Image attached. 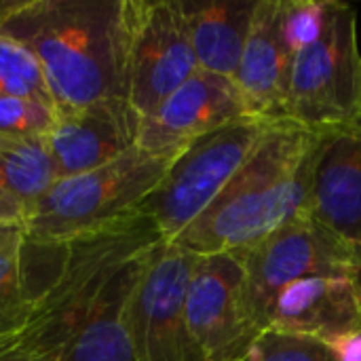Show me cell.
<instances>
[{
	"label": "cell",
	"instance_id": "cell-13",
	"mask_svg": "<svg viewBox=\"0 0 361 361\" xmlns=\"http://www.w3.org/2000/svg\"><path fill=\"white\" fill-rule=\"evenodd\" d=\"M275 328L326 345L361 328V288L355 277H307L283 288L269 305L264 330Z\"/></svg>",
	"mask_w": 361,
	"mask_h": 361
},
{
	"label": "cell",
	"instance_id": "cell-3",
	"mask_svg": "<svg viewBox=\"0 0 361 361\" xmlns=\"http://www.w3.org/2000/svg\"><path fill=\"white\" fill-rule=\"evenodd\" d=\"M169 161L133 148L104 167L57 180L25 218V239L68 245L137 218Z\"/></svg>",
	"mask_w": 361,
	"mask_h": 361
},
{
	"label": "cell",
	"instance_id": "cell-16",
	"mask_svg": "<svg viewBox=\"0 0 361 361\" xmlns=\"http://www.w3.org/2000/svg\"><path fill=\"white\" fill-rule=\"evenodd\" d=\"M148 250L114 273L55 361H135L129 322L131 298Z\"/></svg>",
	"mask_w": 361,
	"mask_h": 361
},
{
	"label": "cell",
	"instance_id": "cell-22",
	"mask_svg": "<svg viewBox=\"0 0 361 361\" xmlns=\"http://www.w3.org/2000/svg\"><path fill=\"white\" fill-rule=\"evenodd\" d=\"M326 13L328 0H281V32L292 57L319 38Z\"/></svg>",
	"mask_w": 361,
	"mask_h": 361
},
{
	"label": "cell",
	"instance_id": "cell-18",
	"mask_svg": "<svg viewBox=\"0 0 361 361\" xmlns=\"http://www.w3.org/2000/svg\"><path fill=\"white\" fill-rule=\"evenodd\" d=\"M59 180L44 135L0 133V224H21Z\"/></svg>",
	"mask_w": 361,
	"mask_h": 361
},
{
	"label": "cell",
	"instance_id": "cell-4",
	"mask_svg": "<svg viewBox=\"0 0 361 361\" xmlns=\"http://www.w3.org/2000/svg\"><path fill=\"white\" fill-rule=\"evenodd\" d=\"M157 241L161 237L152 222L137 216L106 233L68 243L55 277L30 302L15 334L57 360L114 273Z\"/></svg>",
	"mask_w": 361,
	"mask_h": 361
},
{
	"label": "cell",
	"instance_id": "cell-24",
	"mask_svg": "<svg viewBox=\"0 0 361 361\" xmlns=\"http://www.w3.org/2000/svg\"><path fill=\"white\" fill-rule=\"evenodd\" d=\"M0 361H55V357L21 341L15 332H11L0 336Z\"/></svg>",
	"mask_w": 361,
	"mask_h": 361
},
{
	"label": "cell",
	"instance_id": "cell-27",
	"mask_svg": "<svg viewBox=\"0 0 361 361\" xmlns=\"http://www.w3.org/2000/svg\"><path fill=\"white\" fill-rule=\"evenodd\" d=\"M357 260H360V264H357V283L361 288V247H357Z\"/></svg>",
	"mask_w": 361,
	"mask_h": 361
},
{
	"label": "cell",
	"instance_id": "cell-20",
	"mask_svg": "<svg viewBox=\"0 0 361 361\" xmlns=\"http://www.w3.org/2000/svg\"><path fill=\"white\" fill-rule=\"evenodd\" d=\"M0 97H25L53 106L40 66L27 49L0 34Z\"/></svg>",
	"mask_w": 361,
	"mask_h": 361
},
{
	"label": "cell",
	"instance_id": "cell-19",
	"mask_svg": "<svg viewBox=\"0 0 361 361\" xmlns=\"http://www.w3.org/2000/svg\"><path fill=\"white\" fill-rule=\"evenodd\" d=\"M32 290L27 281V239L21 224H0V319L19 328Z\"/></svg>",
	"mask_w": 361,
	"mask_h": 361
},
{
	"label": "cell",
	"instance_id": "cell-12",
	"mask_svg": "<svg viewBox=\"0 0 361 361\" xmlns=\"http://www.w3.org/2000/svg\"><path fill=\"white\" fill-rule=\"evenodd\" d=\"M142 116L125 97L55 110L47 146L59 180L104 167L137 148Z\"/></svg>",
	"mask_w": 361,
	"mask_h": 361
},
{
	"label": "cell",
	"instance_id": "cell-17",
	"mask_svg": "<svg viewBox=\"0 0 361 361\" xmlns=\"http://www.w3.org/2000/svg\"><path fill=\"white\" fill-rule=\"evenodd\" d=\"M258 0H178L199 70L235 78Z\"/></svg>",
	"mask_w": 361,
	"mask_h": 361
},
{
	"label": "cell",
	"instance_id": "cell-9",
	"mask_svg": "<svg viewBox=\"0 0 361 361\" xmlns=\"http://www.w3.org/2000/svg\"><path fill=\"white\" fill-rule=\"evenodd\" d=\"M197 254L157 241L142 264L131 298L135 361H201L186 328L184 298Z\"/></svg>",
	"mask_w": 361,
	"mask_h": 361
},
{
	"label": "cell",
	"instance_id": "cell-6",
	"mask_svg": "<svg viewBox=\"0 0 361 361\" xmlns=\"http://www.w3.org/2000/svg\"><path fill=\"white\" fill-rule=\"evenodd\" d=\"M288 114L290 121L315 131H334L360 118L361 53L357 13L351 4L328 0L319 38L296 53Z\"/></svg>",
	"mask_w": 361,
	"mask_h": 361
},
{
	"label": "cell",
	"instance_id": "cell-7",
	"mask_svg": "<svg viewBox=\"0 0 361 361\" xmlns=\"http://www.w3.org/2000/svg\"><path fill=\"white\" fill-rule=\"evenodd\" d=\"M233 256L243 267L247 309L260 332L269 305L283 288L307 277L357 279L360 264L357 247L309 214L286 222Z\"/></svg>",
	"mask_w": 361,
	"mask_h": 361
},
{
	"label": "cell",
	"instance_id": "cell-26",
	"mask_svg": "<svg viewBox=\"0 0 361 361\" xmlns=\"http://www.w3.org/2000/svg\"><path fill=\"white\" fill-rule=\"evenodd\" d=\"M17 328L13 326V324H8V322H2L0 319V336H4V334H11V332H15Z\"/></svg>",
	"mask_w": 361,
	"mask_h": 361
},
{
	"label": "cell",
	"instance_id": "cell-25",
	"mask_svg": "<svg viewBox=\"0 0 361 361\" xmlns=\"http://www.w3.org/2000/svg\"><path fill=\"white\" fill-rule=\"evenodd\" d=\"M338 361H361V328L330 345Z\"/></svg>",
	"mask_w": 361,
	"mask_h": 361
},
{
	"label": "cell",
	"instance_id": "cell-14",
	"mask_svg": "<svg viewBox=\"0 0 361 361\" xmlns=\"http://www.w3.org/2000/svg\"><path fill=\"white\" fill-rule=\"evenodd\" d=\"M292 61L294 57L281 32V0H258L233 78L254 116L290 121L288 91Z\"/></svg>",
	"mask_w": 361,
	"mask_h": 361
},
{
	"label": "cell",
	"instance_id": "cell-10",
	"mask_svg": "<svg viewBox=\"0 0 361 361\" xmlns=\"http://www.w3.org/2000/svg\"><path fill=\"white\" fill-rule=\"evenodd\" d=\"M184 313L201 361H239L260 334L247 309L243 267L233 254L197 258Z\"/></svg>",
	"mask_w": 361,
	"mask_h": 361
},
{
	"label": "cell",
	"instance_id": "cell-15",
	"mask_svg": "<svg viewBox=\"0 0 361 361\" xmlns=\"http://www.w3.org/2000/svg\"><path fill=\"white\" fill-rule=\"evenodd\" d=\"M309 216L361 247V114L328 133L313 176Z\"/></svg>",
	"mask_w": 361,
	"mask_h": 361
},
{
	"label": "cell",
	"instance_id": "cell-5",
	"mask_svg": "<svg viewBox=\"0 0 361 361\" xmlns=\"http://www.w3.org/2000/svg\"><path fill=\"white\" fill-rule=\"evenodd\" d=\"M275 123L260 116L239 118L197 137L169 161L140 207L161 241H176L216 201Z\"/></svg>",
	"mask_w": 361,
	"mask_h": 361
},
{
	"label": "cell",
	"instance_id": "cell-1",
	"mask_svg": "<svg viewBox=\"0 0 361 361\" xmlns=\"http://www.w3.org/2000/svg\"><path fill=\"white\" fill-rule=\"evenodd\" d=\"M0 34L32 53L55 110L123 97L129 0H6Z\"/></svg>",
	"mask_w": 361,
	"mask_h": 361
},
{
	"label": "cell",
	"instance_id": "cell-23",
	"mask_svg": "<svg viewBox=\"0 0 361 361\" xmlns=\"http://www.w3.org/2000/svg\"><path fill=\"white\" fill-rule=\"evenodd\" d=\"M53 106L25 97H0V133L47 135L53 125Z\"/></svg>",
	"mask_w": 361,
	"mask_h": 361
},
{
	"label": "cell",
	"instance_id": "cell-21",
	"mask_svg": "<svg viewBox=\"0 0 361 361\" xmlns=\"http://www.w3.org/2000/svg\"><path fill=\"white\" fill-rule=\"evenodd\" d=\"M239 361H338L330 345L275 328L262 330Z\"/></svg>",
	"mask_w": 361,
	"mask_h": 361
},
{
	"label": "cell",
	"instance_id": "cell-11",
	"mask_svg": "<svg viewBox=\"0 0 361 361\" xmlns=\"http://www.w3.org/2000/svg\"><path fill=\"white\" fill-rule=\"evenodd\" d=\"M245 116L254 114L233 78L197 70L154 112L142 116L137 148L173 159L197 137Z\"/></svg>",
	"mask_w": 361,
	"mask_h": 361
},
{
	"label": "cell",
	"instance_id": "cell-2",
	"mask_svg": "<svg viewBox=\"0 0 361 361\" xmlns=\"http://www.w3.org/2000/svg\"><path fill=\"white\" fill-rule=\"evenodd\" d=\"M328 133L277 121L216 201L171 243L197 256L239 254L309 214L313 176Z\"/></svg>",
	"mask_w": 361,
	"mask_h": 361
},
{
	"label": "cell",
	"instance_id": "cell-8",
	"mask_svg": "<svg viewBox=\"0 0 361 361\" xmlns=\"http://www.w3.org/2000/svg\"><path fill=\"white\" fill-rule=\"evenodd\" d=\"M197 70L178 0H129L123 97L137 114L154 112Z\"/></svg>",
	"mask_w": 361,
	"mask_h": 361
}]
</instances>
